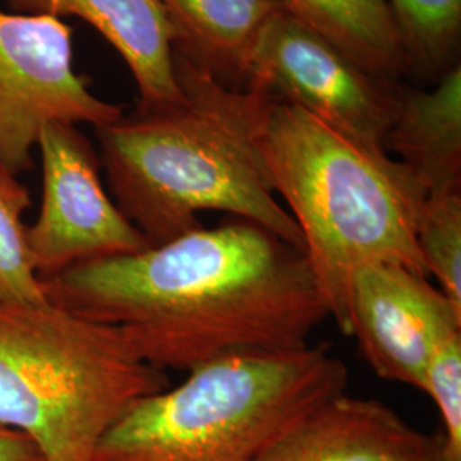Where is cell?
<instances>
[{
    "label": "cell",
    "mask_w": 461,
    "mask_h": 461,
    "mask_svg": "<svg viewBox=\"0 0 461 461\" xmlns=\"http://www.w3.org/2000/svg\"><path fill=\"white\" fill-rule=\"evenodd\" d=\"M45 293L67 312L115 329L165 373L301 350L330 318L303 249L236 217L77 265L47 280Z\"/></svg>",
    "instance_id": "cell-1"
},
{
    "label": "cell",
    "mask_w": 461,
    "mask_h": 461,
    "mask_svg": "<svg viewBox=\"0 0 461 461\" xmlns=\"http://www.w3.org/2000/svg\"><path fill=\"white\" fill-rule=\"evenodd\" d=\"M183 101L95 129L108 192L150 247L202 226V212L251 221L303 249L260 150L268 96L175 53ZM304 253V251H303Z\"/></svg>",
    "instance_id": "cell-2"
},
{
    "label": "cell",
    "mask_w": 461,
    "mask_h": 461,
    "mask_svg": "<svg viewBox=\"0 0 461 461\" xmlns=\"http://www.w3.org/2000/svg\"><path fill=\"white\" fill-rule=\"evenodd\" d=\"M258 142L274 192L301 232L330 318L344 333L350 280L361 267L402 265L428 276L415 232L429 192L384 148L274 98Z\"/></svg>",
    "instance_id": "cell-3"
},
{
    "label": "cell",
    "mask_w": 461,
    "mask_h": 461,
    "mask_svg": "<svg viewBox=\"0 0 461 461\" xmlns=\"http://www.w3.org/2000/svg\"><path fill=\"white\" fill-rule=\"evenodd\" d=\"M327 344L205 364L133 403L93 461H255L301 415L347 390Z\"/></svg>",
    "instance_id": "cell-4"
},
{
    "label": "cell",
    "mask_w": 461,
    "mask_h": 461,
    "mask_svg": "<svg viewBox=\"0 0 461 461\" xmlns=\"http://www.w3.org/2000/svg\"><path fill=\"white\" fill-rule=\"evenodd\" d=\"M166 386L108 325L51 301L0 306V422L47 461H93L116 420Z\"/></svg>",
    "instance_id": "cell-5"
},
{
    "label": "cell",
    "mask_w": 461,
    "mask_h": 461,
    "mask_svg": "<svg viewBox=\"0 0 461 461\" xmlns=\"http://www.w3.org/2000/svg\"><path fill=\"white\" fill-rule=\"evenodd\" d=\"M245 87L280 99L331 129L383 148L402 95L329 40L279 11L248 55Z\"/></svg>",
    "instance_id": "cell-6"
},
{
    "label": "cell",
    "mask_w": 461,
    "mask_h": 461,
    "mask_svg": "<svg viewBox=\"0 0 461 461\" xmlns=\"http://www.w3.org/2000/svg\"><path fill=\"white\" fill-rule=\"evenodd\" d=\"M122 115L76 72L72 30L62 19L0 9V166L17 176L32 169L49 123L98 129Z\"/></svg>",
    "instance_id": "cell-7"
},
{
    "label": "cell",
    "mask_w": 461,
    "mask_h": 461,
    "mask_svg": "<svg viewBox=\"0 0 461 461\" xmlns=\"http://www.w3.org/2000/svg\"><path fill=\"white\" fill-rule=\"evenodd\" d=\"M41 202L28 224V247L38 277L132 255L150 247L118 209L101 178L98 149L79 125L49 123L38 139Z\"/></svg>",
    "instance_id": "cell-8"
},
{
    "label": "cell",
    "mask_w": 461,
    "mask_h": 461,
    "mask_svg": "<svg viewBox=\"0 0 461 461\" xmlns=\"http://www.w3.org/2000/svg\"><path fill=\"white\" fill-rule=\"evenodd\" d=\"M456 327L460 312L428 276L393 264L366 265L352 276L347 335L379 378L420 390L432 348Z\"/></svg>",
    "instance_id": "cell-9"
},
{
    "label": "cell",
    "mask_w": 461,
    "mask_h": 461,
    "mask_svg": "<svg viewBox=\"0 0 461 461\" xmlns=\"http://www.w3.org/2000/svg\"><path fill=\"white\" fill-rule=\"evenodd\" d=\"M429 438L378 400L344 392L301 415L255 461H411Z\"/></svg>",
    "instance_id": "cell-10"
},
{
    "label": "cell",
    "mask_w": 461,
    "mask_h": 461,
    "mask_svg": "<svg viewBox=\"0 0 461 461\" xmlns=\"http://www.w3.org/2000/svg\"><path fill=\"white\" fill-rule=\"evenodd\" d=\"M32 16L79 17L123 59L139 91L137 110L175 106L183 91L175 66V33L159 0H5Z\"/></svg>",
    "instance_id": "cell-11"
},
{
    "label": "cell",
    "mask_w": 461,
    "mask_h": 461,
    "mask_svg": "<svg viewBox=\"0 0 461 461\" xmlns=\"http://www.w3.org/2000/svg\"><path fill=\"white\" fill-rule=\"evenodd\" d=\"M384 150L407 166L429 194L461 188V66L429 91L402 95Z\"/></svg>",
    "instance_id": "cell-12"
},
{
    "label": "cell",
    "mask_w": 461,
    "mask_h": 461,
    "mask_svg": "<svg viewBox=\"0 0 461 461\" xmlns=\"http://www.w3.org/2000/svg\"><path fill=\"white\" fill-rule=\"evenodd\" d=\"M175 33V53L234 86L279 0H159Z\"/></svg>",
    "instance_id": "cell-13"
},
{
    "label": "cell",
    "mask_w": 461,
    "mask_h": 461,
    "mask_svg": "<svg viewBox=\"0 0 461 461\" xmlns=\"http://www.w3.org/2000/svg\"><path fill=\"white\" fill-rule=\"evenodd\" d=\"M284 13L329 40L369 74L395 83L409 60L386 0H279Z\"/></svg>",
    "instance_id": "cell-14"
},
{
    "label": "cell",
    "mask_w": 461,
    "mask_h": 461,
    "mask_svg": "<svg viewBox=\"0 0 461 461\" xmlns=\"http://www.w3.org/2000/svg\"><path fill=\"white\" fill-rule=\"evenodd\" d=\"M409 67L441 76L455 66L461 38V0H386Z\"/></svg>",
    "instance_id": "cell-15"
},
{
    "label": "cell",
    "mask_w": 461,
    "mask_h": 461,
    "mask_svg": "<svg viewBox=\"0 0 461 461\" xmlns=\"http://www.w3.org/2000/svg\"><path fill=\"white\" fill-rule=\"evenodd\" d=\"M30 205V190L17 175L0 166V306L49 301L28 247L24 214Z\"/></svg>",
    "instance_id": "cell-16"
},
{
    "label": "cell",
    "mask_w": 461,
    "mask_h": 461,
    "mask_svg": "<svg viewBox=\"0 0 461 461\" xmlns=\"http://www.w3.org/2000/svg\"><path fill=\"white\" fill-rule=\"evenodd\" d=\"M415 240L428 277L461 313V188L428 194Z\"/></svg>",
    "instance_id": "cell-17"
},
{
    "label": "cell",
    "mask_w": 461,
    "mask_h": 461,
    "mask_svg": "<svg viewBox=\"0 0 461 461\" xmlns=\"http://www.w3.org/2000/svg\"><path fill=\"white\" fill-rule=\"evenodd\" d=\"M434 402L449 461H461V327L447 330L436 342L424 373L422 388Z\"/></svg>",
    "instance_id": "cell-18"
},
{
    "label": "cell",
    "mask_w": 461,
    "mask_h": 461,
    "mask_svg": "<svg viewBox=\"0 0 461 461\" xmlns=\"http://www.w3.org/2000/svg\"><path fill=\"white\" fill-rule=\"evenodd\" d=\"M0 461H47L41 449L21 430L0 422Z\"/></svg>",
    "instance_id": "cell-19"
},
{
    "label": "cell",
    "mask_w": 461,
    "mask_h": 461,
    "mask_svg": "<svg viewBox=\"0 0 461 461\" xmlns=\"http://www.w3.org/2000/svg\"><path fill=\"white\" fill-rule=\"evenodd\" d=\"M411 461H449V458L446 456L441 438L430 436L428 446Z\"/></svg>",
    "instance_id": "cell-20"
}]
</instances>
